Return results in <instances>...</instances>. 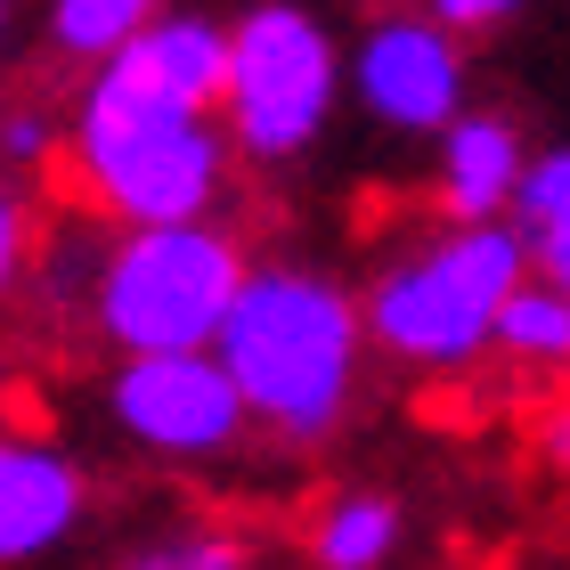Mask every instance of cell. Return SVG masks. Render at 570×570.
<instances>
[{"label": "cell", "mask_w": 570, "mask_h": 570, "mask_svg": "<svg viewBox=\"0 0 570 570\" xmlns=\"http://www.w3.org/2000/svg\"><path fill=\"white\" fill-rule=\"evenodd\" d=\"M73 164H82L90 204L122 228H179L213 213L228 147L188 98L164 90L139 41H122L115 58L90 66V90L73 107Z\"/></svg>", "instance_id": "6da1fadb"}, {"label": "cell", "mask_w": 570, "mask_h": 570, "mask_svg": "<svg viewBox=\"0 0 570 570\" xmlns=\"http://www.w3.org/2000/svg\"><path fill=\"white\" fill-rule=\"evenodd\" d=\"M358 334H367V309L334 277L253 269L213 351H220V367L237 375L253 424H269L277 440L309 449V440H326L351 407Z\"/></svg>", "instance_id": "7a4b0ae2"}, {"label": "cell", "mask_w": 570, "mask_h": 570, "mask_svg": "<svg viewBox=\"0 0 570 570\" xmlns=\"http://www.w3.org/2000/svg\"><path fill=\"white\" fill-rule=\"evenodd\" d=\"M530 237L505 220L456 228L432 253H407L367 285V334L407 367H464L481 343H498V309L530 285Z\"/></svg>", "instance_id": "3957f363"}, {"label": "cell", "mask_w": 570, "mask_h": 570, "mask_svg": "<svg viewBox=\"0 0 570 570\" xmlns=\"http://www.w3.org/2000/svg\"><path fill=\"white\" fill-rule=\"evenodd\" d=\"M245 245L213 220H179V228H131L107 269H98V326L122 358L147 351H213L228 309L245 294Z\"/></svg>", "instance_id": "277c9868"}, {"label": "cell", "mask_w": 570, "mask_h": 570, "mask_svg": "<svg viewBox=\"0 0 570 570\" xmlns=\"http://www.w3.org/2000/svg\"><path fill=\"white\" fill-rule=\"evenodd\" d=\"M334 41L326 24L294 9V0H262V9L237 17V58H228V131H237V155L253 164H285L309 139L326 131L334 115Z\"/></svg>", "instance_id": "5b68a950"}, {"label": "cell", "mask_w": 570, "mask_h": 570, "mask_svg": "<svg viewBox=\"0 0 570 570\" xmlns=\"http://www.w3.org/2000/svg\"><path fill=\"white\" fill-rule=\"evenodd\" d=\"M115 424L155 456H228L253 424L220 351H147L115 375Z\"/></svg>", "instance_id": "8992f818"}, {"label": "cell", "mask_w": 570, "mask_h": 570, "mask_svg": "<svg viewBox=\"0 0 570 570\" xmlns=\"http://www.w3.org/2000/svg\"><path fill=\"white\" fill-rule=\"evenodd\" d=\"M351 82L392 131H449L464 115V49L432 17H383L358 41Z\"/></svg>", "instance_id": "52a82bcc"}, {"label": "cell", "mask_w": 570, "mask_h": 570, "mask_svg": "<svg viewBox=\"0 0 570 570\" xmlns=\"http://www.w3.org/2000/svg\"><path fill=\"white\" fill-rule=\"evenodd\" d=\"M82 473L49 440L0 432V562H33L82 522Z\"/></svg>", "instance_id": "ba28073f"}, {"label": "cell", "mask_w": 570, "mask_h": 570, "mask_svg": "<svg viewBox=\"0 0 570 570\" xmlns=\"http://www.w3.org/2000/svg\"><path fill=\"white\" fill-rule=\"evenodd\" d=\"M522 179H530V155H522V131L505 115H456L440 131V213L456 228L513 213Z\"/></svg>", "instance_id": "9c48e42d"}, {"label": "cell", "mask_w": 570, "mask_h": 570, "mask_svg": "<svg viewBox=\"0 0 570 570\" xmlns=\"http://www.w3.org/2000/svg\"><path fill=\"white\" fill-rule=\"evenodd\" d=\"M139 58L164 73L171 98H188L196 115L228 107V58H237V33L213 17H155L139 33Z\"/></svg>", "instance_id": "30bf717a"}, {"label": "cell", "mask_w": 570, "mask_h": 570, "mask_svg": "<svg viewBox=\"0 0 570 570\" xmlns=\"http://www.w3.org/2000/svg\"><path fill=\"white\" fill-rule=\"evenodd\" d=\"M392 547H400V505L383 489H343L309 522V562L318 570H383Z\"/></svg>", "instance_id": "8fae6325"}, {"label": "cell", "mask_w": 570, "mask_h": 570, "mask_svg": "<svg viewBox=\"0 0 570 570\" xmlns=\"http://www.w3.org/2000/svg\"><path fill=\"white\" fill-rule=\"evenodd\" d=\"M513 220H522V237H530L538 277H554L570 294V147H554V155L530 164L522 196H513Z\"/></svg>", "instance_id": "7c38bea8"}, {"label": "cell", "mask_w": 570, "mask_h": 570, "mask_svg": "<svg viewBox=\"0 0 570 570\" xmlns=\"http://www.w3.org/2000/svg\"><path fill=\"white\" fill-rule=\"evenodd\" d=\"M498 351L522 367H562L570 358V294L554 277H530L522 294L498 309Z\"/></svg>", "instance_id": "4fadbf2b"}, {"label": "cell", "mask_w": 570, "mask_h": 570, "mask_svg": "<svg viewBox=\"0 0 570 570\" xmlns=\"http://www.w3.org/2000/svg\"><path fill=\"white\" fill-rule=\"evenodd\" d=\"M155 24V0H49V49L58 58H115Z\"/></svg>", "instance_id": "5bb4252c"}, {"label": "cell", "mask_w": 570, "mask_h": 570, "mask_svg": "<svg viewBox=\"0 0 570 570\" xmlns=\"http://www.w3.org/2000/svg\"><path fill=\"white\" fill-rule=\"evenodd\" d=\"M122 570H245V538H220V530H188V538H164V547L131 554Z\"/></svg>", "instance_id": "9a60e30c"}, {"label": "cell", "mask_w": 570, "mask_h": 570, "mask_svg": "<svg viewBox=\"0 0 570 570\" xmlns=\"http://www.w3.org/2000/svg\"><path fill=\"white\" fill-rule=\"evenodd\" d=\"M530 0H432V24H449V33H489V24L522 17Z\"/></svg>", "instance_id": "2e32d148"}, {"label": "cell", "mask_w": 570, "mask_h": 570, "mask_svg": "<svg viewBox=\"0 0 570 570\" xmlns=\"http://www.w3.org/2000/svg\"><path fill=\"white\" fill-rule=\"evenodd\" d=\"M24 237H33V220H24V196L0 179V294H9L17 269H24Z\"/></svg>", "instance_id": "e0dca14e"}, {"label": "cell", "mask_w": 570, "mask_h": 570, "mask_svg": "<svg viewBox=\"0 0 570 570\" xmlns=\"http://www.w3.org/2000/svg\"><path fill=\"white\" fill-rule=\"evenodd\" d=\"M0 155H9V164H41V155H49V122L9 107V122H0Z\"/></svg>", "instance_id": "ac0fdd59"}, {"label": "cell", "mask_w": 570, "mask_h": 570, "mask_svg": "<svg viewBox=\"0 0 570 570\" xmlns=\"http://www.w3.org/2000/svg\"><path fill=\"white\" fill-rule=\"evenodd\" d=\"M538 449H547L554 473H570V400H554L547 416H538Z\"/></svg>", "instance_id": "d6986e66"}, {"label": "cell", "mask_w": 570, "mask_h": 570, "mask_svg": "<svg viewBox=\"0 0 570 570\" xmlns=\"http://www.w3.org/2000/svg\"><path fill=\"white\" fill-rule=\"evenodd\" d=\"M0 416H9V383H0Z\"/></svg>", "instance_id": "ffe728a7"}, {"label": "cell", "mask_w": 570, "mask_h": 570, "mask_svg": "<svg viewBox=\"0 0 570 570\" xmlns=\"http://www.w3.org/2000/svg\"><path fill=\"white\" fill-rule=\"evenodd\" d=\"M0 24H9V0H0Z\"/></svg>", "instance_id": "44dd1931"}, {"label": "cell", "mask_w": 570, "mask_h": 570, "mask_svg": "<svg viewBox=\"0 0 570 570\" xmlns=\"http://www.w3.org/2000/svg\"><path fill=\"white\" fill-rule=\"evenodd\" d=\"M0 122H9V107H0Z\"/></svg>", "instance_id": "7402d4cb"}]
</instances>
